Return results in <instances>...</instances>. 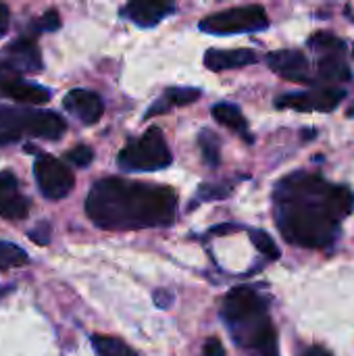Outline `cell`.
<instances>
[{"label": "cell", "instance_id": "2", "mask_svg": "<svg viewBox=\"0 0 354 356\" xmlns=\"http://www.w3.org/2000/svg\"><path fill=\"white\" fill-rule=\"evenodd\" d=\"M177 194L165 186H150L106 177L94 184L86 200L88 217L102 229L167 227L175 221Z\"/></svg>", "mask_w": 354, "mask_h": 356}, {"label": "cell", "instance_id": "15", "mask_svg": "<svg viewBox=\"0 0 354 356\" xmlns=\"http://www.w3.org/2000/svg\"><path fill=\"white\" fill-rule=\"evenodd\" d=\"M0 94L27 104H44L50 100V90L38 83H27L21 79H6V77H0Z\"/></svg>", "mask_w": 354, "mask_h": 356}, {"label": "cell", "instance_id": "28", "mask_svg": "<svg viewBox=\"0 0 354 356\" xmlns=\"http://www.w3.org/2000/svg\"><path fill=\"white\" fill-rule=\"evenodd\" d=\"M202 353H204V356H225V348L217 338H209Z\"/></svg>", "mask_w": 354, "mask_h": 356}, {"label": "cell", "instance_id": "3", "mask_svg": "<svg viewBox=\"0 0 354 356\" xmlns=\"http://www.w3.org/2000/svg\"><path fill=\"white\" fill-rule=\"evenodd\" d=\"M223 319L240 346L259 356H280L277 336L267 317V302L252 288H234L225 296Z\"/></svg>", "mask_w": 354, "mask_h": 356}, {"label": "cell", "instance_id": "31", "mask_svg": "<svg viewBox=\"0 0 354 356\" xmlns=\"http://www.w3.org/2000/svg\"><path fill=\"white\" fill-rule=\"evenodd\" d=\"M303 356H332L325 348H321V346H311L309 350H305V355Z\"/></svg>", "mask_w": 354, "mask_h": 356}, {"label": "cell", "instance_id": "10", "mask_svg": "<svg viewBox=\"0 0 354 356\" xmlns=\"http://www.w3.org/2000/svg\"><path fill=\"white\" fill-rule=\"evenodd\" d=\"M267 65L273 73L282 75L284 79L298 81V83H313L309 58L300 50H277L267 56Z\"/></svg>", "mask_w": 354, "mask_h": 356}, {"label": "cell", "instance_id": "12", "mask_svg": "<svg viewBox=\"0 0 354 356\" xmlns=\"http://www.w3.org/2000/svg\"><path fill=\"white\" fill-rule=\"evenodd\" d=\"M63 104H65V111L69 115H73L75 119H79L86 125H94L104 113L102 98L90 90H71L65 96Z\"/></svg>", "mask_w": 354, "mask_h": 356}, {"label": "cell", "instance_id": "22", "mask_svg": "<svg viewBox=\"0 0 354 356\" xmlns=\"http://www.w3.org/2000/svg\"><path fill=\"white\" fill-rule=\"evenodd\" d=\"M27 263V254L23 248L10 244V242H0V271L21 267Z\"/></svg>", "mask_w": 354, "mask_h": 356}, {"label": "cell", "instance_id": "27", "mask_svg": "<svg viewBox=\"0 0 354 356\" xmlns=\"http://www.w3.org/2000/svg\"><path fill=\"white\" fill-rule=\"evenodd\" d=\"M29 238L35 240L38 244H48L50 242V225L48 223H40V227L29 232Z\"/></svg>", "mask_w": 354, "mask_h": 356}, {"label": "cell", "instance_id": "34", "mask_svg": "<svg viewBox=\"0 0 354 356\" xmlns=\"http://www.w3.org/2000/svg\"><path fill=\"white\" fill-rule=\"evenodd\" d=\"M353 58H354V46H353Z\"/></svg>", "mask_w": 354, "mask_h": 356}, {"label": "cell", "instance_id": "1", "mask_svg": "<svg viewBox=\"0 0 354 356\" xmlns=\"http://www.w3.org/2000/svg\"><path fill=\"white\" fill-rule=\"evenodd\" d=\"M354 211V194L313 173H292L275 188V223L296 246L325 248L340 236V223Z\"/></svg>", "mask_w": 354, "mask_h": 356}, {"label": "cell", "instance_id": "9", "mask_svg": "<svg viewBox=\"0 0 354 356\" xmlns=\"http://www.w3.org/2000/svg\"><path fill=\"white\" fill-rule=\"evenodd\" d=\"M0 69L15 71V73H38L42 71V54L31 40L27 38L15 40L2 52Z\"/></svg>", "mask_w": 354, "mask_h": 356}, {"label": "cell", "instance_id": "26", "mask_svg": "<svg viewBox=\"0 0 354 356\" xmlns=\"http://www.w3.org/2000/svg\"><path fill=\"white\" fill-rule=\"evenodd\" d=\"M230 194V188H221V186H202L198 196L202 200H217V198H225Z\"/></svg>", "mask_w": 354, "mask_h": 356}, {"label": "cell", "instance_id": "6", "mask_svg": "<svg viewBox=\"0 0 354 356\" xmlns=\"http://www.w3.org/2000/svg\"><path fill=\"white\" fill-rule=\"evenodd\" d=\"M269 19L263 6L250 4V6H238L230 10H221L215 15H209L200 21V29L211 35H232V33H244V31H261L267 29Z\"/></svg>", "mask_w": 354, "mask_h": 356}, {"label": "cell", "instance_id": "17", "mask_svg": "<svg viewBox=\"0 0 354 356\" xmlns=\"http://www.w3.org/2000/svg\"><path fill=\"white\" fill-rule=\"evenodd\" d=\"M200 90H196V88H169L159 100H156V104L154 106H150L148 108V113H146V117L144 119H148V117H154V115H163V113H169L171 108H175V106H186V104H194L198 98H200Z\"/></svg>", "mask_w": 354, "mask_h": 356}, {"label": "cell", "instance_id": "16", "mask_svg": "<svg viewBox=\"0 0 354 356\" xmlns=\"http://www.w3.org/2000/svg\"><path fill=\"white\" fill-rule=\"evenodd\" d=\"M317 73L325 83H344L353 79L344 52H323L317 63Z\"/></svg>", "mask_w": 354, "mask_h": 356}, {"label": "cell", "instance_id": "25", "mask_svg": "<svg viewBox=\"0 0 354 356\" xmlns=\"http://www.w3.org/2000/svg\"><path fill=\"white\" fill-rule=\"evenodd\" d=\"M35 27L42 29V31H54V29H58V27H61L58 13H56V10H48L44 17H40V21H38Z\"/></svg>", "mask_w": 354, "mask_h": 356}, {"label": "cell", "instance_id": "18", "mask_svg": "<svg viewBox=\"0 0 354 356\" xmlns=\"http://www.w3.org/2000/svg\"><path fill=\"white\" fill-rule=\"evenodd\" d=\"M213 117H215V121L217 123H221L223 127H227V129H232V131H236V134H240V136H244L248 142H250V138H248V123H246V119H244V115H242V111L236 106V104H230V102H219V104H215L213 106Z\"/></svg>", "mask_w": 354, "mask_h": 356}, {"label": "cell", "instance_id": "14", "mask_svg": "<svg viewBox=\"0 0 354 356\" xmlns=\"http://www.w3.org/2000/svg\"><path fill=\"white\" fill-rule=\"evenodd\" d=\"M257 63V54L246 48H236V50H219L211 48L204 54V65L211 71H227V69H240Z\"/></svg>", "mask_w": 354, "mask_h": 356}, {"label": "cell", "instance_id": "4", "mask_svg": "<svg viewBox=\"0 0 354 356\" xmlns=\"http://www.w3.org/2000/svg\"><path fill=\"white\" fill-rule=\"evenodd\" d=\"M65 131V119L52 111L0 106V146L17 142L23 134L44 140H58Z\"/></svg>", "mask_w": 354, "mask_h": 356}, {"label": "cell", "instance_id": "5", "mask_svg": "<svg viewBox=\"0 0 354 356\" xmlns=\"http://www.w3.org/2000/svg\"><path fill=\"white\" fill-rule=\"evenodd\" d=\"M117 163L125 171H159L173 163V154L161 129L152 127L140 138L127 142L119 152Z\"/></svg>", "mask_w": 354, "mask_h": 356}, {"label": "cell", "instance_id": "30", "mask_svg": "<svg viewBox=\"0 0 354 356\" xmlns=\"http://www.w3.org/2000/svg\"><path fill=\"white\" fill-rule=\"evenodd\" d=\"M8 21H10V13L8 6L0 0V35L8 29Z\"/></svg>", "mask_w": 354, "mask_h": 356}, {"label": "cell", "instance_id": "20", "mask_svg": "<svg viewBox=\"0 0 354 356\" xmlns=\"http://www.w3.org/2000/svg\"><path fill=\"white\" fill-rule=\"evenodd\" d=\"M198 144L202 150V159L207 161L209 167H219L221 163V144L219 138L211 129H202L198 136Z\"/></svg>", "mask_w": 354, "mask_h": 356}, {"label": "cell", "instance_id": "19", "mask_svg": "<svg viewBox=\"0 0 354 356\" xmlns=\"http://www.w3.org/2000/svg\"><path fill=\"white\" fill-rule=\"evenodd\" d=\"M92 344L98 356H140L134 348H129L123 340L111 338V336H92Z\"/></svg>", "mask_w": 354, "mask_h": 356}, {"label": "cell", "instance_id": "7", "mask_svg": "<svg viewBox=\"0 0 354 356\" xmlns=\"http://www.w3.org/2000/svg\"><path fill=\"white\" fill-rule=\"evenodd\" d=\"M33 173H35V181H38L40 192L48 200L65 198L73 190V186H75L73 171L63 161H58V159H54L50 154L38 152V161L33 165Z\"/></svg>", "mask_w": 354, "mask_h": 356}, {"label": "cell", "instance_id": "29", "mask_svg": "<svg viewBox=\"0 0 354 356\" xmlns=\"http://www.w3.org/2000/svg\"><path fill=\"white\" fill-rule=\"evenodd\" d=\"M154 302L159 305V309H169V305L173 302V296L167 290H159L154 294Z\"/></svg>", "mask_w": 354, "mask_h": 356}, {"label": "cell", "instance_id": "21", "mask_svg": "<svg viewBox=\"0 0 354 356\" xmlns=\"http://www.w3.org/2000/svg\"><path fill=\"white\" fill-rule=\"evenodd\" d=\"M309 46L313 50H317L319 54H323V52H346L344 40H340L338 35H334L330 31H317L315 35H311Z\"/></svg>", "mask_w": 354, "mask_h": 356}, {"label": "cell", "instance_id": "8", "mask_svg": "<svg viewBox=\"0 0 354 356\" xmlns=\"http://www.w3.org/2000/svg\"><path fill=\"white\" fill-rule=\"evenodd\" d=\"M344 98H346V90L334 88V86H323V88L309 90V92L284 94L275 100V106L292 108V111H300V113H311V111L332 113L334 108H338V104Z\"/></svg>", "mask_w": 354, "mask_h": 356}, {"label": "cell", "instance_id": "32", "mask_svg": "<svg viewBox=\"0 0 354 356\" xmlns=\"http://www.w3.org/2000/svg\"><path fill=\"white\" fill-rule=\"evenodd\" d=\"M234 229H238V227L236 225H221V227H215L213 234H227V232H234Z\"/></svg>", "mask_w": 354, "mask_h": 356}, {"label": "cell", "instance_id": "23", "mask_svg": "<svg viewBox=\"0 0 354 356\" xmlns=\"http://www.w3.org/2000/svg\"><path fill=\"white\" fill-rule=\"evenodd\" d=\"M250 240H252V244H255V248L261 252V254H265L267 259H280V248H277V244L273 242V238L269 236V234H265L263 229H252L250 232Z\"/></svg>", "mask_w": 354, "mask_h": 356}, {"label": "cell", "instance_id": "33", "mask_svg": "<svg viewBox=\"0 0 354 356\" xmlns=\"http://www.w3.org/2000/svg\"><path fill=\"white\" fill-rule=\"evenodd\" d=\"M346 115H348V117H354V104L348 108V111H346Z\"/></svg>", "mask_w": 354, "mask_h": 356}, {"label": "cell", "instance_id": "13", "mask_svg": "<svg viewBox=\"0 0 354 356\" xmlns=\"http://www.w3.org/2000/svg\"><path fill=\"white\" fill-rule=\"evenodd\" d=\"M29 213L27 198L19 192L13 173H0V217L8 221L25 219Z\"/></svg>", "mask_w": 354, "mask_h": 356}, {"label": "cell", "instance_id": "24", "mask_svg": "<svg viewBox=\"0 0 354 356\" xmlns=\"http://www.w3.org/2000/svg\"><path fill=\"white\" fill-rule=\"evenodd\" d=\"M65 159H67L71 165H75V167H88V165L94 161V152H92L90 146H75L73 150L67 152Z\"/></svg>", "mask_w": 354, "mask_h": 356}, {"label": "cell", "instance_id": "11", "mask_svg": "<svg viewBox=\"0 0 354 356\" xmlns=\"http://www.w3.org/2000/svg\"><path fill=\"white\" fill-rule=\"evenodd\" d=\"M175 10V0H127L121 15L140 27H152Z\"/></svg>", "mask_w": 354, "mask_h": 356}]
</instances>
